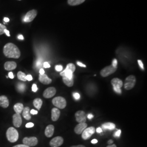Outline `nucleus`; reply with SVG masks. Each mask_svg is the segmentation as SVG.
Instances as JSON below:
<instances>
[{
    "mask_svg": "<svg viewBox=\"0 0 147 147\" xmlns=\"http://www.w3.org/2000/svg\"><path fill=\"white\" fill-rule=\"evenodd\" d=\"M70 147H86L83 145H78V146H73Z\"/></svg>",
    "mask_w": 147,
    "mask_h": 147,
    "instance_id": "nucleus-51",
    "label": "nucleus"
},
{
    "mask_svg": "<svg viewBox=\"0 0 147 147\" xmlns=\"http://www.w3.org/2000/svg\"><path fill=\"white\" fill-rule=\"evenodd\" d=\"M76 120L79 123H85L86 121V115L84 111H79L75 113Z\"/></svg>",
    "mask_w": 147,
    "mask_h": 147,
    "instance_id": "nucleus-10",
    "label": "nucleus"
},
{
    "mask_svg": "<svg viewBox=\"0 0 147 147\" xmlns=\"http://www.w3.org/2000/svg\"><path fill=\"white\" fill-rule=\"evenodd\" d=\"M102 127L104 130H113L116 127V125L112 123L108 122V123H105L102 125Z\"/></svg>",
    "mask_w": 147,
    "mask_h": 147,
    "instance_id": "nucleus-22",
    "label": "nucleus"
},
{
    "mask_svg": "<svg viewBox=\"0 0 147 147\" xmlns=\"http://www.w3.org/2000/svg\"><path fill=\"white\" fill-rule=\"evenodd\" d=\"M93 117H94V116H93L92 114H91V113L88 114V116H87V117H88V118L89 119H92V118H93Z\"/></svg>",
    "mask_w": 147,
    "mask_h": 147,
    "instance_id": "nucleus-47",
    "label": "nucleus"
},
{
    "mask_svg": "<svg viewBox=\"0 0 147 147\" xmlns=\"http://www.w3.org/2000/svg\"><path fill=\"white\" fill-rule=\"evenodd\" d=\"M8 77L11 79H13L14 78V75L12 72H9L8 74Z\"/></svg>",
    "mask_w": 147,
    "mask_h": 147,
    "instance_id": "nucleus-42",
    "label": "nucleus"
},
{
    "mask_svg": "<svg viewBox=\"0 0 147 147\" xmlns=\"http://www.w3.org/2000/svg\"><path fill=\"white\" fill-rule=\"evenodd\" d=\"M24 107V105L21 103H17L14 106V110L16 113L20 114L22 113Z\"/></svg>",
    "mask_w": 147,
    "mask_h": 147,
    "instance_id": "nucleus-23",
    "label": "nucleus"
},
{
    "mask_svg": "<svg viewBox=\"0 0 147 147\" xmlns=\"http://www.w3.org/2000/svg\"><path fill=\"white\" fill-rule=\"evenodd\" d=\"M60 75L62 77H65L68 79H73V73L68 69L65 68L64 70L60 73Z\"/></svg>",
    "mask_w": 147,
    "mask_h": 147,
    "instance_id": "nucleus-20",
    "label": "nucleus"
},
{
    "mask_svg": "<svg viewBox=\"0 0 147 147\" xmlns=\"http://www.w3.org/2000/svg\"><path fill=\"white\" fill-rule=\"evenodd\" d=\"M17 77L20 80L22 81H26V75L22 71H19L17 74Z\"/></svg>",
    "mask_w": 147,
    "mask_h": 147,
    "instance_id": "nucleus-27",
    "label": "nucleus"
},
{
    "mask_svg": "<svg viewBox=\"0 0 147 147\" xmlns=\"http://www.w3.org/2000/svg\"><path fill=\"white\" fill-rule=\"evenodd\" d=\"M121 130H118L117 131L113 134V136L115 137H119L121 136Z\"/></svg>",
    "mask_w": 147,
    "mask_h": 147,
    "instance_id": "nucleus-31",
    "label": "nucleus"
},
{
    "mask_svg": "<svg viewBox=\"0 0 147 147\" xmlns=\"http://www.w3.org/2000/svg\"><path fill=\"white\" fill-rule=\"evenodd\" d=\"M4 21L6 22H9V19L8 18H4Z\"/></svg>",
    "mask_w": 147,
    "mask_h": 147,
    "instance_id": "nucleus-52",
    "label": "nucleus"
},
{
    "mask_svg": "<svg viewBox=\"0 0 147 147\" xmlns=\"http://www.w3.org/2000/svg\"><path fill=\"white\" fill-rule=\"evenodd\" d=\"M30 113L32 114V115H37V113H38V111H36L35 110H33V109H32L30 111Z\"/></svg>",
    "mask_w": 147,
    "mask_h": 147,
    "instance_id": "nucleus-40",
    "label": "nucleus"
},
{
    "mask_svg": "<svg viewBox=\"0 0 147 147\" xmlns=\"http://www.w3.org/2000/svg\"><path fill=\"white\" fill-rule=\"evenodd\" d=\"M23 143L25 145H26L29 147H34L36 146L38 144V139L36 137H25L23 139Z\"/></svg>",
    "mask_w": 147,
    "mask_h": 147,
    "instance_id": "nucleus-7",
    "label": "nucleus"
},
{
    "mask_svg": "<svg viewBox=\"0 0 147 147\" xmlns=\"http://www.w3.org/2000/svg\"><path fill=\"white\" fill-rule=\"evenodd\" d=\"M95 132V129L93 126H90L89 127H87L84 130V131L82 133V137L84 140H87L89 139L93 134Z\"/></svg>",
    "mask_w": 147,
    "mask_h": 147,
    "instance_id": "nucleus-6",
    "label": "nucleus"
},
{
    "mask_svg": "<svg viewBox=\"0 0 147 147\" xmlns=\"http://www.w3.org/2000/svg\"><path fill=\"white\" fill-rule=\"evenodd\" d=\"M43 66L45 68H50V65L49 64V63L47 62H44L43 64Z\"/></svg>",
    "mask_w": 147,
    "mask_h": 147,
    "instance_id": "nucleus-35",
    "label": "nucleus"
},
{
    "mask_svg": "<svg viewBox=\"0 0 147 147\" xmlns=\"http://www.w3.org/2000/svg\"><path fill=\"white\" fill-rule=\"evenodd\" d=\"M53 105H55L57 109H63L66 107L67 101L65 99L61 96H57L53 98Z\"/></svg>",
    "mask_w": 147,
    "mask_h": 147,
    "instance_id": "nucleus-3",
    "label": "nucleus"
},
{
    "mask_svg": "<svg viewBox=\"0 0 147 147\" xmlns=\"http://www.w3.org/2000/svg\"><path fill=\"white\" fill-rule=\"evenodd\" d=\"M5 29H7L5 25L0 24V35H2L3 33H5Z\"/></svg>",
    "mask_w": 147,
    "mask_h": 147,
    "instance_id": "nucleus-30",
    "label": "nucleus"
},
{
    "mask_svg": "<svg viewBox=\"0 0 147 147\" xmlns=\"http://www.w3.org/2000/svg\"><path fill=\"white\" fill-rule=\"evenodd\" d=\"M26 80L27 81H31L32 80H33V78L32 76L31 75H28L26 76Z\"/></svg>",
    "mask_w": 147,
    "mask_h": 147,
    "instance_id": "nucleus-39",
    "label": "nucleus"
},
{
    "mask_svg": "<svg viewBox=\"0 0 147 147\" xmlns=\"http://www.w3.org/2000/svg\"><path fill=\"white\" fill-rule=\"evenodd\" d=\"M22 116L26 120H30L31 116L30 115V109L28 107H25L22 110Z\"/></svg>",
    "mask_w": 147,
    "mask_h": 147,
    "instance_id": "nucleus-21",
    "label": "nucleus"
},
{
    "mask_svg": "<svg viewBox=\"0 0 147 147\" xmlns=\"http://www.w3.org/2000/svg\"><path fill=\"white\" fill-rule=\"evenodd\" d=\"M73 96L74 99H76V100H79V99H80V95L78 93H73Z\"/></svg>",
    "mask_w": 147,
    "mask_h": 147,
    "instance_id": "nucleus-33",
    "label": "nucleus"
},
{
    "mask_svg": "<svg viewBox=\"0 0 147 147\" xmlns=\"http://www.w3.org/2000/svg\"><path fill=\"white\" fill-rule=\"evenodd\" d=\"M16 63L13 61L6 62L4 65V68L6 70H12L16 68Z\"/></svg>",
    "mask_w": 147,
    "mask_h": 147,
    "instance_id": "nucleus-18",
    "label": "nucleus"
},
{
    "mask_svg": "<svg viewBox=\"0 0 147 147\" xmlns=\"http://www.w3.org/2000/svg\"><path fill=\"white\" fill-rule=\"evenodd\" d=\"M3 53L8 58H19L21 55L19 48L13 43H7L3 47Z\"/></svg>",
    "mask_w": 147,
    "mask_h": 147,
    "instance_id": "nucleus-1",
    "label": "nucleus"
},
{
    "mask_svg": "<svg viewBox=\"0 0 147 147\" xmlns=\"http://www.w3.org/2000/svg\"><path fill=\"white\" fill-rule=\"evenodd\" d=\"M9 104V100L5 95L0 96V106L3 108H7Z\"/></svg>",
    "mask_w": 147,
    "mask_h": 147,
    "instance_id": "nucleus-15",
    "label": "nucleus"
},
{
    "mask_svg": "<svg viewBox=\"0 0 147 147\" xmlns=\"http://www.w3.org/2000/svg\"><path fill=\"white\" fill-rule=\"evenodd\" d=\"M22 118L20 114L16 113L13 116V123L15 127H19L22 124Z\"/></svg>",
    "mask_w": 147,
    "mask_h": 147,
    "instance_id": "nucleus-12",
    "label": "nucleus"
},
{
    "mask_svg": "<svg viewBox=\"0 0 147 147\" xmlns=\"http://www.w3.org/2000/svg\"><path fill=\"white\" fill-rule=\"evenodd\" d=\"M30 147L29 146H27L26 145H25V144H18V145H16L14 147Z\"/></svg>",
    "mask_w": 147,
    "mask_h": 147,
    "instance_id": "nucleus-43",
    "label": "nucleus"
},
{
    "mask_svg": "<svg viewBox=\"0 0 147 147\" xmlns=\"http://www.w3.org/2000/svg\"><path fill=\"white\" fill-rule=\"evenodd\" d=\"M138 64H139L140 68L142 69V70H144V65H143V64L142 63V61L138 60Z\"/></svg>",
    "mask_w": 147,
    "mask_h": 147,
    "instance_id": "nucleus-36",
    "label": "nucleus"
},
{
    "mask_svg": "<svg viewBox=\"0 0 147 147\" xmlns=\"http://www.w3.org/2000/svg\"><path fill=\"white\" fill-rule=\"evenodd\" d=\"M66 68L68 69L69 70H71L73 73H74L75 71V70L76 67H75V65L73 64V63H69L67 65Z\"/></svg>",
    "mask_w": 147,
    "mask_h": 147,
    "instance_id": "nucleus-29",
    "label": "nucleus"
},
{
    "mask_svg": "<svg viewBox=\"0 0 147 147\" xmlns=\"http://www.w3.org/2000/svg\"><path fill=\"white\" fill-rule=\"evenodd\" d=\"M107 147H116V145L115 144H112V145H109V146H108Z\"/></svg>",
    "mask_w": 147,
    "mask_h": 147,
    "instance_id": "nucleus-54",
    "label": "nucleus"
},
{
    "mask_svg": "<svg viewBox=\"0 0 147 147\" xmlns=\"http://www.w3.org/2000/svg\"><path fill=\"white\" fill-rule=\"evenodd\" d=\"M54 126L53 125H49L47 126L45 130V135L47 137H51L53 136L54 133Z\"/></svg>",
    "mask_w": 147,
    "mask_h": 147,
    "instance_id": "nucleus-19",
    "label": "nucleus"
},
{
    "mask_svg": "<svg viewBox=\"0 0 147 147\" xmlns=\"http://www.w3.org/2000/svg\"><path fill=\"white\" fill-rule=\"evenodd\" d=\"M61 112L57 108H53L51 111V119L53 121H57L59 118Z\"/></svg>",
    "mask_w": 147,
    "mask_h": 147,
    "instance_id": "nucleus-17",
    "label": "nucleus"
},
{
    "mask_svg": "<svg viewBox=\"0 0 147 147\" xmlns=\"http://www.w3.org/2000/svg\"><path fill=\"white\" fill-rule=\"evenodd\" d=\"M113 140H109V141H108V144H111L112 143H113Z\"/></svg>",
    "mask_w": 147,
    "mask_h": 147,
    "instance_id": "nucleus-53",
    "label": "nucleus"
},
{
    "mask_svg": "<svg viewBox=\"0 0 147 147\" xmlns=\"http://www.w3.org/2000/svg\"><path fill=\"white\" fill-rule=\"evenodd\" d=\"M55 69L57 71H61L63 69V67L61 65H57L55 67Z\"/></svg>",
    "mask_w": 147,
    "mask_h": 147,
    "instance_id": "nucleus-32",
    "label": "nucleus"
},
{
    "mask_svg": "<svg viewBox=\"0 0 147 147\" xmlns=\"http://www.w3.org/2000/svg\"><path fill=\"white\" fill-rule=\"evenodd\" d=\"M92 143H93V144H95V143H98V140H96V139H93L92 141Z\"/></svg>",
    "mask_w": 147,
    "mask_h": 147,
    "instance_id": "nucleus-50",
    "label": "nucleus"
},
{
    "mask_svg": "<svg viewBox=\"0 0 147 147\" xmlns=\"http://www.w3.org/2000/svg\"><path fill=\"white\" fill-rule=\"evenodd\" d=\"M7 140L11 143L16 142L19 138V133L14 127H9L6 132Z\"/></svg>",
    "mask_w": 147,
    "mask_h": 147,
    "instance_id": "nucleus-2",
    "label": "nucleus"
},
{
    "mask_svg": "<svg viewBox=\"0 0 147 147\" xmlns=\"http://www.w3.org/2000/svg\"><path fill=\"white\" fill-rule=\"evenodd\" d=\"M5 33L6 34V35L8 36V37H10V33H9V31L8 30H7V29H5Z\"/></svg>",
    "mask_w": 147,
    "mask_h": 147,
    "instance_id": "nucleus-45",
    "label": "nucleus"
},
{
    "mask_svg": "<svg viewBox=\"0 0 147 147\" xmlns=\"http://www.w3.org/2000/svg\"><path fill=\"white\" fill-rule=\"evenodd\" d=\"M42 104V101L40 98H36L33 101V105L37 110H40Z\"/></svg>",
    "mask_w": 147,
    "mask_h": 147,
    "instance_id": "nucleus-24",
    "label": "nucleus"
},
{
    "mask_svg": "<svg viewBox=\"0 0 147 147\" xmlns=\"http://www.w3.org/2000/svg\"><path fill=\"white\" fill-rule=\"evenodd\" d=\"M63 143V138L61 136H57L53 138L50 142V145L51 147H59L62 146Z\"/></svg>",
    "mask_w": 147,
    "mask_h": 147,
    "instance_id": "nucleus-9",
    "label": "nucleus"
},
{
    "mask_svg": "<svg viewBox=\"0 0 147 147\" xmlns=\"http://www.w3.org/2000/svg\"><path fill=\"white\" fill-rule=\"evenodd\" d=\"M77 64L80 66V67H86V65H84V64L83 63H81V62H77Z\"/></svg>",
    "mask_w": 147,
    "mask_h": 147,
    "instance_id": "nucleus-41",
    "label": "nucleus"
},
{
    "mask_svg": "<svg viewBox=\"0 0 147 147\" xmlns=\"http://www.w3.org/2000/svg\"><path fill=\"white\" fill-rule=\"evenodd\" d=\"M96 131L98 133H101V132H102V129L101 127H98V128L96 129Z\"/></svg>",
    "mask_w": 147,
    "mask_h": 147,
    "instance_id": "nucleus-46",
    "label": "nucleus"
},
{
    "mask_svg": "<svg viewBox=\"0 0 147 147\" xmlns=\"http://www.w3.org/2000/svg\"><path fill=\"white\" fill-rule=\"evenodd\" d=\"M117 69V67H115L112 65H109L102 69L100 71V74L102 77H107L110 75L111 74L116 72Z\"/></svg>",
    "mask_w": 147,
    "mask_h": 147,
    "instance_id": "nucleus-5",
    "label": "nucleus"
},
{
    "mask_svg": "<svg viewBox=\"0 0 147 147\" xmlns=\"http://www.w3.org/2000/svg\"><path fill=\"white\" fill-rule=\"evenodd\" d=\"M112 65L115 67H117V60L116 59H114L112 61Z\"/></svg>",
    "mask_w": 147,
    "mask_h": 147,
    "instance_id": "nucleus-37",
    "label": "nucleus"
},
{
    "mask_svg": "<svg viewBox=\"0 0 147 147\" xmlns=\"http://www.w3.org/2000/svg\"><path fill=\"white\" fill-rule=\"evenodd\" d=\"M87 124L86 123H79L78 124L74 129V131L76 134H81L82 132L84 131V129L87 128Z\"/></svg>",
    "mask_w": 147,
    "mask_h": 147,
    "instance_id": "nucleus-13",
    "label": "nucleus"
},
{
    "mask_svg": "<svg viewBox=\"0 0 147 147\" xmlns=\"http://www.w3.org/2000/svg\"><path fill=\"white\" fill-rule=\"evenodd\" d=\"M39 81L42 83V84H49L51 83L52 80L47 77V75L45 74L43 75H39Z\"/></svg>",
    "mask_w": 147,
    "mask_h": 147,
    "instance_id": "nucleus-16",
    "label": "nucleus"
},
{
    "mask_svg": "<svg viewBox=\"0 0 147 147\" xmlns=\"http://www.w3.org/2000/svg\"><path fill=\"white\" fill-rule=\"evenodd\" d=\"M56 90L54 87H49L45 90L43 93V96L45 98H50L56 94Z\"/></svg>",
    "mask_w": 147,
    "mask_h": 147,
    "instance_id": "nucleus-11",
    "label": "nucleus"
},
{
    "mask_svg": "<svg viewBox=\"0 0 147 147\" xmlns=\"http://www.w3.org/2000/svg\"><path fill=\"white\" fill-rule=\"evenodd\" d=\"M18 39H20V40H24V38L22 35L20 34V35H19V36H18Z\"/></svg>",
    "mask_w": 147,
    "mask_h": 147,
    "instance_id": "nucleus-49",
    "label": "nucleus"
},
{
    "mask_svg": "<svg viewBox=\"0 0 147 147\" xmlns=\"http://www.w3.org/2000/svg\"><path fill=\"white\" fill-rule=\"evenodd\" d=\"M39 74H40V75H43V74H45V71H44V70L43 69H40V70H39Z\"/></svg>",
    "mask_w": 147,
    "mask_h": 147,
    "instance_id": "nucleus-48",
    "label": "nucleus"
},
{
    "mask_svg": "<svg viewBox=\"0 0 147 147\" xmlns=\"http://www.w3.org/2000/svg\"><path fill=\"white\" fill-rule=\"evenodd\" d=\"M34 126V124L33 123H28L26 125V127L27 128H30Z\"/></svg>",
    "mask_w": 147,
    "mask_h": 147,
    "instance_id": "nucleus-38",
    "label": "nucleus"
},
{
    "mask_svg": "<svg viewBox=\"0 0 147 147\" xmlns=\"http://www.w3.org/2000/svg\"><path fill=\"white\" fill-rule=\"evenodd\" d=\"M85 0H68V3L70 5H78L84 3Z\"/></svg>",
    "mask_w": 147,
    "mask_h": 147,
    "instance_id": "nucleus-25",
    "label": "nucleus"
},
{
    "mask_svg": "<svg viewBox=\"0 0 147 147\" xmlns=\"http://www.w3.org/2000/svg\"><path fill=\"white\" fill-rule=\"evenodd\" d=\"M114 90L116 92V93H119V94H121V89H118V88H113Z\"/></svg>",
    "mask_w": 147,
    "mask_h": 147,
    "instance_id": "nucleus-44",
    "label": "nucleus"
},
{
    "mask_svg": "<svg viewBox=\"0 0 147 147\" xmlns=\"http://www.w3.org/2000/svg\"><path fill=\"white\" fill-rule=\"evenodd\" d=\"M37 15V11L35 9H32L28 11L24 18V21L26 22H30L34 20Z\"/></svg>",
    "mask_w": 147,
    "mask_h": 147,
    "instance_id": "nucleus-8",
    "label": "nucleus"
},
{
    "mask_svg": "<svg viewBox=\"0 0 147 147\" xmlns=\"http://www.w3.org/2000/svg\"><path fill=\"white\" fill-rule=\"evenodd\" d=\"M111 84L113 86V88L121 89V87L123 85V83L121 79H118V78H115V79L112 80Z\"/></svg>",
    "mask_w": 147,
    "mask_h": 147,
    "instance_id": "nucleus-14",
    "label": "nucleus"
},
{
    "mask_svg": "<svg viewBox=\"0 0 147 147\" xmlns=\"http://www.w3.org/2000/svg\"><path fill=\"white\" fill-rule=\"evenodd\" d=\"M32 90L33 92H36L38 90V87H37V85L36 84H33L32 87Z\"/></svg>",
    "mask_w": 147,
    "mask_h": 147,
    "instance_id": "nucleus-34",
    "label": "nucleus"
},
{
    "mask_svg": "<svg viewBox=\"0 0 147 147\" xmlns=\"http://www.w3.org/2000/svg\"><path fill=\"white\" fill-rule=\"evenodd\" d=\"M16 88L17 90L20 92H24L25 89H26V86L25 84H21V83H18L16 85Z\"/></svg>",
    "mask_w": 147,
    "mask_h": 147,
    "instance_id": "nucleus-28",
    "label": "nucleus"
},
{
    "mask_svg": "<svg viewBox=\"0 0 147 147\" xmlns=\"http://www.w3.org/2000/svg\"><path fill=\"white\" fill-rule=\"evenodd\" d=\"M136 78L134 75H130L126 78L124 84V88L126 90L132 89L136 84Z\"/></svg>",
    "mask_w": 147,
    "mask_h": 147,
    "instance_id": "nucleus-4",
    "label": "nucleus"
},
{
    "mask_svg": "<svg viewBox=\"0 0 147 147\" xmlns=\"http://www.w3.org/2000/svg\"><path fill=\"white\" fill-rule=\"evenodd\" d=\"M63 82L68 87H72L74 84L73 79H68L65 77H63Z\"/></svg>",
    "mask_w": 147,
    "mask_h": 147,
    "instance_id": "nucleus-26",
    "label": "nucleus"
}]
</instances>
